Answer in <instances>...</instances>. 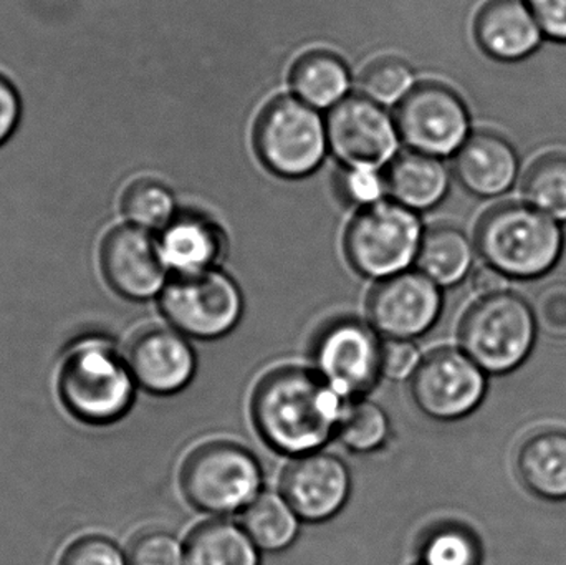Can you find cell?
<instances>
[{
    "instance_id": "6da1fadb",
    "label": "cell",
    "mask_w": 566,
    "mask_h": 565,
    "mask_svg": "<svg viewBox=\"0 0 566 565\" xmlns=\"http://www.w3.org/2000/svg\"><path fill=\"white\" fill-rule=\"evenodd\" d=\"M316 372L285 368L255 391L252 414L264 440L281 453H316L338 431L346 405Z\"/></svg>"
},
{
    "instance_id": "7a4b0ae2",
    "label": "cell",
    "mask_w": 566,
    "mask_h": 565,
    "mask_svg": "<svg viewBox=\"0 0 566 565\" xmlns=\"http://www.w3.org/2000/svg\"><path fill=\"white\" fill-rule=\"evenodd\" d=\"M564 241L560 222L521 202L491 209L475 232V244L485 264L518 281L552 271L564 251Z\"/></svg>"
},
{
    "instance_id": "3957f363",
    "label": "cell",
    "mask_w": 566,
    "mask_h": 565,
    "mask_svg": "<svg viewBox=\"0 0 566 565\" xmlns=\"http://www.w3.org/2000/svg\"><path fill=\"white\" fill-rule=\"evenodd\" d=\"M59 390L73 417L90 425H108L132 407L135 378L112 344L86 338L66 354Z\"/></svg>"
},
{
    "instance_id": "277c9868",
    "label": "cell",
    "mask_w": 566,
    "mask_h": 565,
    "mask_svg": "<svg viewBox=\"0 0 566 565\" xmlns=\"http://www.w3.org/2000/svg\"><path fill=\"white\" fill-rule=\"evenodd\" d=\"M534 308L511 291L475 302L461 324L462 350L488 374L521 367L537 338Z\"/></svg>"
},
{
    "instance_id": "5b68a950",
    "label": "cell",
    "mask_w": 566,
    "mask_h": 565,
    "mask_svg": "<svg viewBox=\"0 0 566 565\" xmlns=\"http://www.w3.org/2000/svg\"><path fill=\"white\" fill-rule=\"evenodd\" d=\"M422 226L412 209L396 201L366 206L349 222L345 252L353 269L369 279L392 278L418 259Z\"/></svg>"
},
{
    "instance_id": "8992f818",
    "label": "cell",
    "mask_w": 566,
    "mask_h": 565,
    "mask_svg": "<svg viewBox=\"0 0 566 565\" xmlns=\"http://www.w3.org/2000/svg\"><path fill=\"white\" fill-rule=\"evenodd\" d=\"M262 165L282 178L312 175L328 151L326 119L296 96H279L262 109L254 132Z\"/></svg>"
},
{
    "instance_id": "52a82bcc",
    "label": "cell",
    "mask_w": 566,
    "mask_h": 565,
    "mask_svg": "<svg viewBox=\"0 0 566 565\" xmlns=\"http://www.w3.org/2000/svg\"><path fill=\"white\" fill-rule=\"evenodd\" d=\"M261 464L238 444H208L196 451L182 470L186 496L206 513L248 510L261 494Z\"/></svg>"
},
{
    "instance_id": "ba28073f",
    "label": "cell",
    "mask_w": 566,
    "mask_h": 565,
    "mask_svg": "<svg viewBox=\"0 0 566 565\" xmlns=\"http://www.w3.org/2000/svg\"><path fill=\"white\" fill-rule=\"evenodd\" d=\"M159 305L175 331L202 341L229 334L244 311L241 289L219 269L176 275L159 294Z\"/></svg>"
},
{
    "instance_id": "9c48e42d",
    "label": "cell",
    "mask_w": 566,
    "mask_h": 565,
    "mask_svg": "<svg viewBox=\"0 0 566 565\" xmlns=\"http://www.w3.org/2000/svg\"><path fill=\"white\" fill-rule=\"evenodd\" d=\"M399 138L412 151L446 158L468 142L471 116L461 96L441 83H419L395 113Z\"/></svg>"
},
{
    "instance_id": "30bf717a",
    "label": "cell",
    "mask_w": 566,
    "mask_h": 565,
    "mask_svg": "<svg viewBox=\"0 0 566 565\" xmlns=\"http://www.w3.org/2000/svg\"><path fill=\"white\" fill-rule=\"evenodd\" d=\"M484 370L455 348H438L422 358L411 378V394L419 410L436 420H459L484 400Z\"/></svg>"
},
{
    "instance_id": "8fae6325",
    "label": "cell",
    "mask_w": 566,
    "mask_h": 565,
    "mask_svg": "<svg viewBox=\"0 0 566 565\" xmlns=\"http://www.w3.org/2000/svg\"><path fill=\"white\" fill-rule=\"evenodd\" d=\"M325 119L329 149L346 168L379 169L395 159L399 133L385 106L348 95Z\"/></svg>"
},
{
    "instance_id": "7c38bea8",
    "label": "cell",
    "mask_w": 566,
    "mask_h": 565,
    "mask_svg": "<svg viewBox=\"0 0 566 565\" xmlns=\"http://www.w3.org/2000/svg\"><path fill=\"white\" fill-rule=\"evenodd\" d=\"M382 344L368 325L339 321L316 338L313 360L316 374L339 397L359 398L381 375Z\"/></svg>"
},
{
    "instance_id": "4fadbf2b",
    "label": "cell",
    "mask_w": 566,
    "mask_h": 565,
    "mask_svg": "<svg viewBox=\"0 0 566 565\" xmlns=\"http://www.w3.org/2000/svg\"><path fill=\"white\" fill-rule=\"evenodd\" d=\"M442 308L439 285L422 272H401L379 282L368 302L373 328L389 338L426 334L438 321Z\"/></svg>"
},
{
    "instance_id": "5bb4252c",
    "label": "cell",
    "mask_w": 566,
    "mask_h": 565,
    "mask_svg": "<svg viewBox=\"0 0 566 565\" xmlns=\"http://www.w3.org/2000/svg\"><path fill=\"white\" fill-rule=\"evenodd\" d=\"M99 261L106 281L125 297L146 301L168 284L158 241L136 226L113 229L103 241Z\"/></svg>"
},
{
    "instance_id": "9a60e30c",
    "label": "cell",
    "mask_w": 566,
    "mask_h": 565,
    "mask_svg": "<svg viewBox=\"0 0 566 565\" xmlns=\"http://www.w3.org/2000/svg\"><path fill=\"white\" fill-rule=\"evenodd\" d=\"M349 488L352 478L342 460L333 454L310 453L286 470L282 496L300 520L322 523L342 510Z\"/></svg>"
},
{
    "instance_id": "2e32d148",
    "label": "cell",
    "mask_w": 566,
    "mask_h": 565,
    "mask_svg": "<svg viewBox=\"0 0 566 565\" xmlns=\"http://www.w3.org/2000/svg\"><path fill=\"white\" fill-rule=\"evenodd\" d=\"M126 364L136 384L156 395L178 394L196 374L195 348L181 332L169 328L136 335Z\"/></svg>"
},
{
    "instance_id": "e0dca14e",
    "label": "cell",
    "mask_w": 566,
    "mask_h": 565,
    "mask_svg": "<svg viewBox=\"0 0 566 565\" xmlns=\"http://www.w3.org/2000/svg\"><path fill=\"white\" fill-rule=\"evenodd\" d=\"M479 46L501 62H521L542 45L545 35L525 0H489L474 20Z\"/></svg>"
},
{
    "instance_id": "ac0fdd59",
    "label": "cell",
    "mask_w": 566,
    "mask_h": 565,
    "mask_svg": "<svg viewBox=\"0 0 566 565\" xmlns=\"http://www.w3.org/2000/svg\"><path fill=\"white\" fill-rule=\"evenodd\" d=\"M518 168L517 151L497 133H472L455 153L459 181L479 198H499L511 191L517 181Z\"/></svg>"
},
{
    "instance_id": "d6986e66",
    "label": "cell",
    "mask_w": 566,
    "mask_h": 565,
    "mask_svg": "<svg viewBox=\"0 0 566 565\" xmlns=\"http://www.w3.org/2000/svg\"><path fill=\"white\" fill-rule=\"evenodd\" d=\"M158 244L168 271L195 275L216 269L224 254L226 238L205 216L178 215L163 229Z\"/></svg>"
},
{
    "instance_id": "ffe728a7",
    "label": "cell",
    "mask_w": 566,
    "mask_h": 565,
    "mask_svg": "<svg viewBox=\"0 0 566 565\" xmlns=\"http://www.w3.org/2000/svg\"><path fill=\"white\" fill-rule=\"evenodd\" d=\"M385 176L392 201L412 211L434 208L451 185V175L441 158L412 149L396 156Z\"/></svg>"
},
{
    "instance_id": "44dd1931",
    "label": "cell",
    "mask_w": 566,
    "mask_h": 565,
    "mask_svg": "<svg viewBox=\"0 0 566 565\" xmlns=\"http://www.w3.org/2000/svg\"><path fill=\"white\" fill-rule=\"evenodd\" d=\"M517 473L524 486L547 501L566 500V431L545 430L518 448Z\"/></svg>"
},
{
    "instance_id": "7402d4cb",
    "label": "cell",
    "mask_w": 566,
    "mask_h": 565,
    "mask_svg": "<svg viewBox=\"0 0 566 565\" xmlns=\"http://www.w3.org/2000/svg\"><path fill=\"white\" fill-rule=\"evenodd\" d=\"M349 72L335 53L313 50L296 60L290 86L296 98L315 109H332L348 96Z\"/></svg>"
},
{
    "instance_id": "603a6c76",
    "label": "cell",
    "mask_w": 566,
    "mask_h": 565,
    "mask_svg": "<svg viewBox=\"0 0 566 565\" xmlns=\"http://www.w3.org/2000/svg\"><path fill=\"white\" fill-rule=\"evenodd\" d=\"M416 262L419 272L439 287H452L464 281L471 272L474 248L461 229L439 226L422 236Z\"/></svg>"
},
{
    "instance_id": "cb8c5ba5",
    "label": "cell",
    "mask_w": 566,
    "mask_h": 565,
    "mask_svg": "<svg viewBox=\"0 0 566 565\" xmlns=\"http://www.w3.org/2000/svg\"><path fill=\"white\" fill-rule=\"evenodd\" d=\"M185 565H261V559L244 527L211 521L192 531L185 546Z\"/></svg>"
},
{
    "instance_id": "d4e9b609",
    "label": "cell",
    "mask_w": 566,
    "mask_h": 565,
    "mask_svg": "<svg viewBox=\"0 0 566 565\" xmlns=\"http://www.w3.org/2000/svg\"><path fill=\"white\" fill-rule=\"evenodd\" d=\"M242 524L259 550L279 553L298 536L300 517L285 498L264 493L244 511Z\"/></svg>"
},
{
    "instance_id": "484cf974",
    "label": "cell",
    "mask_w": 566,
    "mask_h": 565,
    "mask_svg": "<svg viewBox=\"0 0 566 565\" xmlns=\"http://www.w3.org/2000/svg\"><path fill=\"white\" fill-rule=\"evenodd\" d=\"M122 211L129 224L145 231H163L176 218L171 189L158 179L143 178L123 192Z\"/></svg>"
},
{
    "instance_id": "4316f807",
    "label": "cell",
    "mask_w": 566,
    "mask_h": 565,
    "mask_svg": "<svg viewBox=\"0 0 566 565\" xmlns=\"http://www.w3.org/2000/svg\"><path fill=\"white\" fill-rule=\"evenodd\" d=\"M527 205L557 222H566V155H545L524 178Z\"/></svg>"
},
{
    "instance_id": "83f0119b",
    "label": "cell",
    "mask_w": 566,
    "mask_h": 565,
    "mask_svg": "<svg viewBox=\"0 0 566 565\" xmlns=\"http://www.w3.org/2000/svg\"><path fill=\"white\" fill-rule=\"evenodd\" d=\"M336 433L348 450L355 453H371L388 438V417L382 408L373 401L356 398L346 401Z\"/></svg>"
},
{
    "instance_id": "f1b7e54d",
    "label": "cell",
    "mask_w": 566,
    "mask_h": 565,
    "mask_svg": "<svg viewBox=\"0 0 566 565\" xmlns=\"http://www.w3.org/2000/svg\"><path fill=\"white\" fill-rule=\"evenodd\" d=\"M363 95L381 106L399 105L416 86V76L405 60L385 56L361 73Z\"/></svg>"
},
{
    "instance_id": "f546056e",
    "label": "cell",
    "mask_w": 566,
    "mask_h": 565,
    "mask_svg": "<svg viewBox=\"0 0 566 565\" xmlns=\"http://www.w3.org/2000/svg\"><path fill=\"white\" fill-rule=\"evenodd\" d=\"M481 557L478 537L454 524L431 531L421 546L422 565H481Z\"/></svg>"
},
{
    "instance_id": "4dcf8cb0",
    "label": "cell",
    "mask_w": 566,
    "mask_h": 565,
    "mask_svg": "<svg viewBox=\"0 0 566 565\" xmlns=\"http://www.w3.org/2000/svg\"><path fill=\"white\" fill-rule=\"evenodd\" d=\"M128 565H185V546L172 534L149 531L133 541Z\"/></svg>"
},
{
    "instance_id": "1f68e13d",
    "label": "cell",
    "mask_w": 566,
    "mask_h": 565,
    "mask_svg": "<svg viewBox=\"0 0 566 565\" xmlns=\"http://www.w3.org/2000/svg\"><path fill=\"white\" fill-rule=\"evenodd\" d=\"M339 191L352 205L366 206L382 201L388 192L386 176L375 168H346L339 176Z\"/></svg>"
},
{
    "instance_id": "d6a6232c",
    "label": "cell",
    "mask_w": 566,
    "mask_h": 565,
    "mask_svg": "<svg viewBox=\"0 0 566 565\" xmlns=\"http://www.w3.org/2000/svg\"><path fill=\"white\" fill-rule=\"evenodd\" d=\"M537 327L555 338H566V282L547 285L534 307Z\"/></svg>"
},
{
    "instance_id": "836d02e7",
    "label": "cell",
    "mask_w": 566,
    "mask_h": 565,
    "mask_svg": "<svg viewBox=\"0 0 566 565\" xmlns=\"http://www.w3.org/2000/svg\"><path fill=\"white\" fill-rule=\"evenodd\" d=\"M60 565H128V559L108 540L93 536L73 543Z\"/></svg>"
},
{
    "instance_id": "e575fe53",
    "label": "cell",
    "mask_w": 566,
    "mask_h": 565,
    "mask_svg": "<svg viewBox=\"0 0 566 565\" xmlns=\"http://www.w3.org/2000/svg\"><path fill=\"white\" fill-rule=\"evenodd\" d=\"M422 358L418 347L405 338H391L382 344L381 375L391 380H408L418 370Z\"/></svg>"
},
{
    "instance_id": "d590c367",
    "label": "cell",
    "mask_w": 566,
    "mask_h": 565,
    "mask_svg": "<svg viewBox=\"0 0 566 565\" xmlns=\"http://www.w3.org/2000/svg\"><path fill=\"white\" fill-rule=\"evenodd\" d=\"M547 39L566 43V0H525Z\"/></svg>"
},
{
    "instance_id": "8d00e7d4",
    "label": "cell",
    "mask_w": 566,
    "mask_h": 565,
    "mask_svg": "<svg viewBox=\"0 0 566 565\" xmlns=\"http://www.w3.org/2000/svg\"><path fill=\"white\" fill-rule=\"evenodd\" d=\"M22 115V103L13 83L0 73V146L13 135Z\"/></svg>"
},
{
    "instance_id": "74e56055",
    "label": "cell",
    "mask_w": 566,
    "mask_h": 565,
    "mask_svg": "<svg viewBox=\"0 0 566 565\" xmlns=\"http://www.w3.org/2000/svg\"><path fill=\"white\" fill-rule=\"evenodd\" d=\"M509 278H505L497 269L485 264L484 268L478 269L474 274L475 291L481 292L482 297L485 295L499 294V292L507 291Z\"/></svg>"
}]
</instances>
